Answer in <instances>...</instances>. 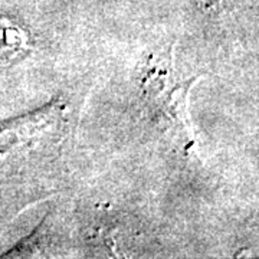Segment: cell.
Instances as JSON below:
<instances>
[{
  "label": "cell",
  "mask_w": 259,
  "mask_h": 259,
  "mask_svg": "<svg viewBox=\"0 0 259 259\" xmlns=\"http://www.w3.org/2000/svg\"><path fill=\"white\" fill-rule=\"evenodd\" d=\"M200 2H204L207 6H210V5H213V3H218V0H200Z\"/></svg>",
  "instance_id": "6da1fadb"
}]
</instances>
